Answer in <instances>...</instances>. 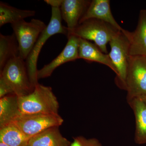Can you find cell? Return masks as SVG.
Wrapping results in <instances>:
<instances>
[{"instance_id":"obj_15","label":"cell","mask_w":146,"mask_h":146,"mask_svg":"<svg viewBox=\"0 0 146 146\" xmlns=\"http://www.w3.org/2000/svg\"><path fill=\"white\" fill-rule=\"evenodd\" d=\"M71 143L60 133L59 127L48 129L30 138L28 146H70Z\"/></svg>"},{"instance_id":"obj_2","label":"cell","mask_w":146,"mask_h":146,"mask_svg":"<svg viewBox=\"0 0 146 146\" xmlns=\"http://www.w3.org/2000/svg\"><path fill=\"white\" fill-rule=\"evenodd\" d=\"M62 17L60 8L52 7V14L49 23L42 32L33 49L26 60L30 80L33 87L38 83L37 78V61L42 47L51 36L57 34H62L68 36V28L62 25Z\"/></svg>"},{"instance_id":"obj_24","label":"cell","mask_w":146,"mask_h":146,"mask_svg":"<svg viewBox=\"0 0 146 146\" xmlns=\"http://www.w3.org/2000/svg\"><path fill=\"white\" fill-rule=\"evenodd\" d=\"M0 146H10L2 142H0Z\"/></svg>"},{"instance_id":"obj_12","label":"cell","mask_w":146,"mask_h":146,"mask_svg":"<svg viewBox=\"0 0 146 146\" xmlns=\"http://www.w3.org/2000/svg\"><path fill=\"white\" fill-rule=\"evenodd\" d=\"M97 19L109 24L119 31L123 29L113 17L109 0H93L91 1L86 13L80 21L79 24L89 19Z\"/></svg>"},{"instance_id":"obj_14","label":"cell","mask_w":146,"mask_h":146,"mask_svg":"<svg viewBox=\"0 0 146 146\" xmlns=\"http://www.w3.org/2000/svg\"><path fill=\"white\" fill-rule=\"evenodd\" d=\"M135 119L134 141L138 145L146 143V105L140 98L127 101Z\"/></svg>"},{"instance_id":"obj_23","label":"cell","mask_w":146,"mask_h":146,"mask_svg":"<svg viewBox=\"0 0 146 146\" xmlns=\"http://www.w3.org/2000/svg\"><path fill=\"white\" fill-rule=\"evenodd\" d=\"M139 98H141V99L142 100V101L144 102V103H145L146 105V96L139 97Z\"/></svg>"},{"instance_id":"obj_20","label":"cell","mask_w":146,"mask_h":146,"mask_svg":"<svg viewBox=\"0 0 146 146\" xmlns=\"http://www.w3.org/2000/svg\"><path fill=\"white\" fill-rule=\"evenodd\" d=\"M70 146H102V145L97 138H87L78 136L74 138Z\"/></svg>"},{"instance_id":"obj_19","label":"cell","mask_w":146,"mask_h":146,"mask_svg":"<svg viewBox=\"0 0 146 146\" xmlns=\"http://www.w3.org/2000/svg\"><path fill=\"white\" fill-rule=\"evenodd\" d=\"M30 139L13 123L0 128V142L8 145L26 146Z\"/></svg>"},{"instance_id":"obj_18","label":"cell","mask_w":146,"mask_h":146,"mask_svg":"<svg viewBox=\"0 0 146 146\" xmlns=\"http://www.w3.org/2000/svg\"><path fill=\"white\" fill-rule=\"evenodd\" d=\"M33 10H23L13 7L5 3L0 2V27L12 24L35 15Z\"/></svg>"},{"instance_id":"obj_4","label":"cell","mask_w":146,"mask_h":146,"mask_svg":"<svg viewBox=\"0 0 146 146\" xmlns=\"http://www.w3.org/2000/svg\"><path fill=\"white\" fill-rule=\"evenodd\" d=\"M2 78L18 97L30 94L34 89L28 72L26 60L19 56L11 59L0 71Z\"/></svg>"},{"instance_id":"obj_17","label":"cell","mask_w":146,"mask_h":146,"mask_svg":"<svg viewBox=\"0 0 146 146\" xmlns=\"http://www.w3.org/2000/svg\"><path fill=\"white\" fill-rule=\"evenodd\" d=\"M19 56V45L14 33L0 34V71L11 58Z\"/></svg>"},{"instance_id":"obj_8","label":"cell","mask_w":146,"mask_h":146,"mask_svg":"<svg viewBox=\"0 0 146 146\" xmlns=\"http://www.w3.org/2000/svg\"><path fill=\"white\" fill-rule=\"evenodd\" d=\"M64 122L58 114L20 115L13 123L29 138L48 129L59 127Z\"/></svg>"},{"instance_id":"obj_16","label":"cell","mask_w":146,"mask_h":146,"mask_svg":"<svg viewBox=\"0 0 146 146\" xmlns=\"http://www.w3.org/2000/svg\"><path fill=\"white\" fill-rule=\"evenodd\" d=\"M20 115L16 95L10 94L0 98V128L13 123Z\"/></svg>"},{"instance_id":"obj_7","label":"cell","mask_w":146,"mask_h":146,"mask_svg":"<svg viewBox=\"0 0 146 146\" xmlns=\"http://www.w3.org/2000/svg\"><path fill=\"white\" fill-rule=\"evenodd\" d=\"M124 90L127 101L146 96V56H130Z\"/></svg>"},{"instance_id":"obj_6","label":"cell","mask_w":146,"mask_h":146,"mask_svg":"<svg viewBox=\"0 0 146 146\" xmlns=\"http://www.w3.org/2000/svg\"><path fill=\"white\" fill-rule=\"evenodd\" d=\"M47 26L43 21L35 19H32L29 22L23 20L11 24L19 45L20 57L26 60L39 35Z\"/></svg>"},{"instance_id":"obj_21","label":"cell","mask_w":146,"mask_h":146,"mask_svg":"<svg viewBox=\"0 0 146 146\" xmlns=\"http://www.w3.org/2000/svg\"><path fill=\"white\" fill-rule=\"evenodd\" d=\"M14 94L6 82L0 77V98L10 94Z\"/></svg>"},{"instance_id":"obj_5","label":"cell","mask_w":146,"mask_h":146,"mask_svg":"<svg viewBox=\"0 0 146 146\" xmlns=\"http://www.w3.org/2000/svg\"><path fill=\"white\" fill-rule=\"evenodd\" d=\"M110 52L108 54L117 71L116 83L124 89L129 55V42L125 30L119 31L109 42Z\"/></svg>"},{"instance_id":"obj_11","label":"cell","mask_w":146,"mask_h":146,"mask_svg":"<svg viewBox=\"0 0 146 146\" xmlns=\"http://www.w3.org/2000/svg\"><path fill=\"white\" fill-rule=\"evenodd\" d=\"M129 42L130 56H146V10L140 11L138 23L133 32L125 30Z\"/></svg>"},{"instance_id":"obj_22","label":"cell","mask_w":146,"mask_h":146,"mask_svg":"<svg viewBox=\"0 0 146 146\" xmlns=\"http://www.w3.org/2000/svg\"><path fill=\"white\" fill-rule=\"evenodd\" d=\"M63 0H45L44 2L52 7L60 8Z\"/></svg>"},{"instance_id":"obj_13","label":"cell","mask_w":146,"mask_h":146,"mask_svg":"<svg viewBox=\"0 0 146 146\" xmlns=\"http://www.w3.org/2000/svg\"><path fill=\"white\" fill-rule=\"evenodd\" d=\"M96 62L106 65L117 74V71L109 54L104 53L95 44L80 38L78 59Z\"/></svg>"},{"instance_id":"obj_9","label":"cell","mask_w":146,"mask_h":146,"mask_svg":"<svg viewBox=\"0 0 146 146\" xmlns=\"http://www.w3.org/2000/svg\"><path fill=\"white\" fill-rule=\"evenodd\" d=\"M67 37L68 42L60 54L50 63L38 70L37 72L38 80L50 76L53 72L59 66L67 62L78 59L79 37L73 34L69 35Z\"/></svg>"},{"instance_id":"obj_25","label":"cell","mask_w":146,"mask_h":146,"mask_svg":"<svg viewBox=\"0 0 146 146\" xmlns=\"http://www.w3.org/2000/svg\"><path fill=\"white\" fill-rule=\"evenodd\" d=\"M28 146V145H27V146Z\"/></svg>"},{"instance_id":"obj_1","label":"cell","mask_w":146,"mask_h":146,"mask_svg":"<svg viewBox=\"0 0 146 146\" xmlns=\"http://www.w3.org/2000/svg\"><path fill=\"white\" fill-rule=\"evenodd\" d=\"M21 115L58 114L59 103L51 87L38 83L33 91L18 97Z\"/></svg>"},{"instance_id":"obj_10","label":"cell","mask_w":146,"mask_h":146,"mask_svg":"<svg viewBox=\"0 0 146 146\" xmlns=\"http://www.w3.org/2000/svg\"><path fill=\"white\" fill-rule=\"evenodd\" d=\"M91 2L88 0H63L60 7V13L62 19L67 24L69 33L78 26Z\"/></svg>"},{"instance_id":"obj_3","label":"cell","mask_w":146,"mask_h":146,"mask_svg":"<svg viewBox=\"0 0 146 146\" xmlns=\"http://www.w3.org/2000/svg\"><path fill=\"white\" fill-rule=\"evenodd\" d=\"M119 31L106 22L92 19L80 24L68 35L73 34L82 39L94 41L102 52L107 54L108 43Z\"/></svg>"}]
</instances>
